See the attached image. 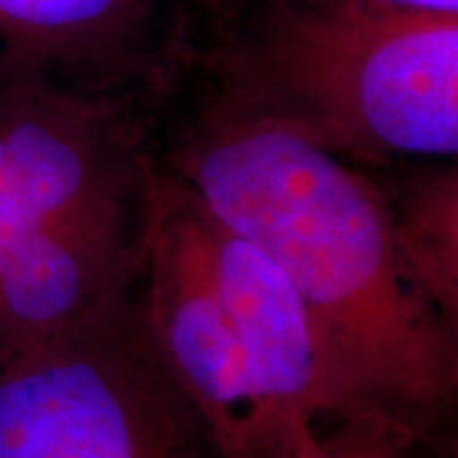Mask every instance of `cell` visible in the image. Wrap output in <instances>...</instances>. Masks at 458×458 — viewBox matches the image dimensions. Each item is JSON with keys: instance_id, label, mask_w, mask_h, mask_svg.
Masks as SVG:
<instances>
[{"instance_id": "6", "label": "cell", "mask_w": 458, "mask_h": 458, "mask_svg": "<svg viewBox=\"0 0 458 458\" xmlns=\"http://www.w3.org/2000/svg\"><path fill=\"white\" fill-rule=\"evenodd\" d=\"M357 168L382 201L412 288L458 334V158H394Z\"/></svg>"}, {"instance_id": "1", "label": "cell", "mask_w": 458, "mask_h": 458, "mask_svg": "<svg viewBox=\"0 0 458 458\" xmlns=\"http://www.w3.org/2000/svg\"><path fill=\"white\" fill-rule=\"evenodd\" d=\"M156 153L222 225L278 262L361 418L456 456L458 334L405 276L372 181L186 77L156 110Z\"/></svg>"}, {"instance_id": "3", "label": "cell", "mask_w": 458, "mask_h": 458, "mask_svg": "<svg viewBox=\"0 0 458 458\" xmlns=\"http://www.w3.org/2000/svg\"><path fill=\"white\" fill-rule=\"evenodd\" d=\"M156 110L56 89L0 95V360L140 283Z\"/></svg>"}, {"instance_id": "10", "label": "cell", "mask_w": 458, "mask_h": 458, "mask_svg": "<svg viewBox=\"0 0 458 458\" xmlns=\"http://www.w3.org/2000/svg\"><path fill=\"white\" fill-rule=\"evenodd\" d=\"M189 3H191V11H194V13H197L199 8H201V5H204V3H207V0H189Z\"/></svg>"}, {"instance_id": "2", "label": "cell", "mask_w": 458, "mask_h": 458, "mask_svg": "<svg viewBox=\"0 0 458 458\" xmlns=\"http://www.w3.org/2000/svg\"><path fill=\"white\" fill-rule=\"evenodd\" d=\"M181 77L352 165L458 158V16L225 5L191 21Z\"/></svg>"}, {"instance_id": "4", "label": "cell", "mask_w": 458, "mask_h": 458, "mask_svg": "<svg viewBox=\"0 0 458 458\" xmlns=\"http://www.w3.org/2000/svg\"><path fill=\"white\" fill-rule=\"evenodd\" d=\"M0 458H225L150 334L138 285L0 360Z\"/></svg>"}, {"instance_id": "7", "label": "cell", "mask_w": 458, "mask_h": 458, "mask_svg": "<svg viewBox=\"0 0 458 458\" xmlns=\"http://www.w3.org/2000/svg\"><path fill=\"white\" fill-rule=\"evenodd\" d=\"M372 418H344L301 430L278 458H361Z\"/></svg>"}, {"instance_id": "9", "label": "cell", "mask_w": 458, "mask_h": 458, "mask_svg": "<svg viewBox=\"0 0 458 458\" xmlns=\"http://www.w3.org/2000/svg\"><path fill=\"white\" fill-rule=\"evenodd\" d=\"M240 3H301V0H207L194 13V18L207 11H214V8L240 5ZM354 3L393 8V11H410V13H430V16H458V0H354Z\"/></svg>"}, {"instance_id": "5", "label": "cell", "mask_w": 458, "mask_h": 458, "mask_svg": "<svg viewBox=\"0 0 458 458\" xmlns=\"http://www.w3.org/2000/svg\"><path fill=\"white\" fill-rule=\"evenodd\" d=\"M189 31V0H0V95L56 89L158 107Z\"/></svg>"}, {"instance_id": "8", "label": "cell", "mask_w": 458, "mask_h": 458, "mask_svg": "<svg viewBox=\"0 0 458 458\" xmlns=\"http://www.w3.org/2000/svg\"><path fill=\"white\" fill-rule=\"evenodd\" d=\"M361 458H456L443 454L428 443L412 438L400 428L387 426L382 420H369L367 438H364V456Z\"/></svg>"}]
</instances>
